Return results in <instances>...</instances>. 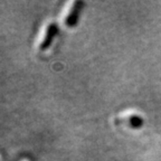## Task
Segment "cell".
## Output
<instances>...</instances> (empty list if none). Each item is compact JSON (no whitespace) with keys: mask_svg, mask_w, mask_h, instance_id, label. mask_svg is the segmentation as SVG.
I'll list each match as a JSON object with an SVG mask.
<instances>
[{"mask_svg":"<svg viewBox=\"0 0 161 161\" xmlns=\"http://www.w3.org/2000/svg\"><path fill=\"white\" fill-rule=\"evenodd\" d=\"M56 36V27L53 24H46L40 29L36 40V47L40 52H45L50 46L52 42Z\"/></svg>","mask_w":161,"mask_h":161,"instance_id":"1","label":"cell"}]
</instances>
